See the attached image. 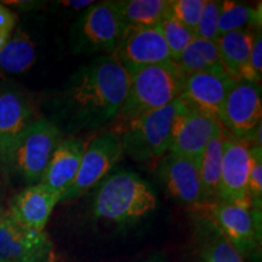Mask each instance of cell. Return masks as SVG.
I'll list each match as a JSON object with an SVG mask.
<instances>
[{"label": "cell", "instance_id": "31", "mask_svg": "<svg viewBox=\"0 0 262 262\" xmlns=\"http://www.w3.org/2000/svg\"><path fill=\"white\" fill-rule=\"evenodd\" d=\"M16 18L14 14L4 5L0 4V32H4L10 34L15 27Z\"/></svg>", "mask_w": 262, "mask_h": 262}, {"label": "cell", "instance_id": "26", "mask_svg": "<svg viewBox=\"0 0 262 262\" xmlns=\"http://www.w3.org/2000/svg\"><path fill=\"white\" fill-rule=\"evenodd\" d=\"M159 29L165 41L170 57L173 62H178L181 57L182 52L191 44V41L195 38L194 32L189 31L185 26L176 21L175 18L166 15L159 24Z\"/></svg>", "mask_w": 262, "mask_h": 262}, {"label": "cell", "instance_id": "16", "mask_svg": "<svg viewBox=\"0 0 262 262\" xmlns=\"http://www.w3.org/2000/svg\"><path fill=\"white\" fill-rule=\"evenodd\" d=\"M61 195L41 183L31 185L14 196L9 216L16 224L34 232H44Z\"/></svg>", "mask_w": 262, "mask_h": 262}, {"label": "cell", "instance_id": "8", "mask_svg": "<svg viewBox=\"0 0 262 262\" xmlns=\"http://www.w3.org/2000/svg\"><path fill=\"white\" fill-rule=\"evenodd\" d=\"M123 155L119 136L112 130L100 134L89 143H85L79 170L71 187L61 196V202L79 198L101 180L106 179Z\"/></svg>", "mask_w": 262, "mask_h": 262}, {"label": "cell", "instance_id": "11", "mask_svg": "<svg viewBox=\"0 0 262 262\" xmlns=\"http://www.w3.org/2000/svg\"><path fill=\"white\" fill-rule=\"evenodd\" d=\"M112 56L130 77L149 66L172 61L159 27L127 29Z\"/></svg>", "mask_w": 262, "mask_h": 262}, {"label": "cell", "instance_id": "30", "mask_svg": "<svg viewBox=\"0 0 262 262\" xmlns=\"http://www.w3.org/2000/svg\"><path fill=\"white\" fill-rule=\"evenodd\" d=\"M249 71H250L251 83L258 84L262 75V39L261 33H256L249 58Z\"/></svg>", "mask_w": 262, "mask_h": 262}, {"label": "cell", "instance_id": "3", "mask_svg": "<svg viewBox=\"0 0 262 262\" xmlns=\"http://www.w3.org/2000/svg\"><path fill=\"white\" fill-rule=\"evenodd\" d=\"M157 208V195L148 182L135 172L118 171L108 175L94 198L97 219L130 224L145 217Z\"/></svg>", "mask_w": 262, "mask_h": 262}, {"label": "cell", "instance_id": "33", "mask_svg": "<svg viewBox=\"0 0 262 262\" xmlns=\"http://www.w3.org/2000/svg\"><path fill=\"white\" fill-rule=\"evenodd\" d=\"M9 38H10V34H8V33L0 32V51H2V49L4 48V45L6 44V41L9 40Z\"/></svg>", "mask_w": 262, "mask_h": 262}, {"label": "cell", "instance_id": "15", "mask_svg": "<svg viewBox=\"0 0 262 262\" xmlns=\"http://www.w3.org/2000/svg\"><path fill=\"white\" fill-rule=\"evenodd\" d=\"M159 175L165 191L180 204L203 205L199 166L191 159L168 152L160 163Z\"/></svg>", "mask_w": 262, "mask_h": 262}, {"label": "cell", "instance_id": "7", "mask_svg": "<svg viewBox=\"0 0 262 262\" xmlns=\"http://www.w3.org/2000/svg\"><path fill=\"white\" fill-rule=\"evenodd\" d=\"M61 142V131L50 120L40 118L26 127L8 162L29 185L40 182L52 153Z\"/></svg>", "mask_w": 262, "mask_h": 262}, {"label": "cell", "instance_id": "22", "mask_svg": "<svg viewBox=\"0 0 262 262\" xmlns=\"http://www.w3.org/2000/svg\"><path fill=\"white\" fill-rule=\"evenodd\" d=\"M114 3L125 31L158 27L168 11V0H123Z\"/></svg>", "mask_w": 262, "mask_h": 262}, {"label": "cell", "instance_id": "14", "mask_svg": "<svg viewBox=\"0 0 262 262\" xmlns=\"http://www.w3.org/2000/svg\"><path fill=\"white\" fill-rule=\"evenodd\" d=\"M220 129V123L193 112L183 104L173 120L169 152L186 157L199 166L206 146Z\"/></svg>", "mask_w": 262, "mask_h": 262}, {"label": "cell", "instance_id": "27", "mask_svg": "<svg viewBox=\"0 0 262 262\" xmlns=\"http://www.w3.org/2000/svg\"><path fill=\"white\" fill-rule=\"evenodd\" d=\"M205 0H168L166 15L194 32L201 19Z\"/></svg>", "mask_w": 262, "mask_h": 262}, {"label": "cell", "instance_id": "23", "mask_svg": "<svg viewBox=\"0 0 262 262\" xmlns=\"http://www.w3.org/2000/svg\"><path fill=\"white\" fill-rule=\"evenodd\" d=\"M176 63L187 77L202 72H225L217 42L196 37L182 52Z\"/></svg>", "mask_w": 262, "mask_h": 262}, {"label": "cell", "instance_id": "29", "mask_svg": "<svg viewBox=\"0 0 262 262\" xmlns=\"http://www.w3.org/2000/svg\"><path fill=\"white\" fill-rule=\"evenodd\" d=\"M251 168L249 173L248 193L255 208L261 209L262 198V152L261 147L254 146L250 148Z\"/></svg>", "mask_w": 262, "mask_h": 262}, {"label": "cell", "instance_id": "13", "mask_svg": "<svg viewBox=\"0 0 262 262\" xmlns=\"http://www.w3.org/2000/svg\"><path fill=\"white\" fill-rule=\"evenodd\" d=\"M250 168V147L244 141L225 133L217 202L253 204L248 193Z\"/></svg>", "mask_w": 262, "mask_h": 262}, {"label": "cell", "instance_id": "17", "mask_svg": "<svg viewBox=\"0 0 262 262\" xmlns=\"http://www.w3.org/2000/svg\"><path fill=\"white\" fill-rule=\"evenodd\" d=\"M85 142L77 137L61 140L49 160L40 182L61 196L67 192L79 170Z\"/></svg>", "mask_w": 262, "mask_h": 262}, {"label": "cell", "instance_id": "9", "mask_svg": "<svg viewBox=\"0 0 262 262\" xmlns=\"http://www.w3.org/2000/svg\"><path fill=\"white\" fill-rule=\"evenodd\" d=\"M262 103L260 85L235 80L226 96L221 123L238 140H253L261 125Z\"/></svg>", "mask_w": 262, "mask_h": 262}, {"label": "cell", "instance_id": "25", "mask_svg": "<svg viewBox=\"0 0 262 262\" xmlns=\"http://www.w3.org/2000/svg\"><path fill=\"white\" fill-rule=\"evenodd\" d=\"M257 21V11L251 6L237 2H222L219 16V35L245 29V26Z\"/></svg>", "mask_w": 262, "mask_h": 262}, {"label": "cell", "instance_id": "21", "mask_svg": "<svg viewBox=\"0 0 262 262\" xmlns=\"http://www.w3.org/2000/svg\"><path fill=\"white\" fill-rule=\"evenodd\" d=\"M225 131L222 127L208 143L199 164V178L203 205H210L217 202L219 187H220L222 153H224Z\"/></svg>", "mask_w": 262, "mask_h": 262}, {"label": "cell", "instance_id": "20", "mask_svg": "<svg viewBox=\"0 0 262 262\" xmlns=\"http://www.w3.org/2000/svg\"><path fill=\"white\" fill-rule=\"evenodd\" d=\"M256 33L241 29L222 34L217 39L222 67L234 80H247L251 83L249 71V58Z\"/></svg>", "mask_w": 262, "mask_h": 262}, {"label": "cell", "instance_id": "5", "mask_svg": "<svg viewBox=\"0 0 262 262\" xmlns=\"http://www.w3.org/2000/svg\"><path fill=\"white\" fill-rule=\"evenodd\" d=\"M125 26L114 2L91 5L77 19L71 32L74 54L112 55L122 40Z\"/></svg>", "mask_w": 262, "mask_h": 262}, {"label": "cell", "instance_id": "1", "mask_svg": "<svg viewBox=\"0 0 262 262\" xmlns=\"http://www.w3.org/2000/svg\"><path fill=\"white\" fill-rule=\"evenodd\" d=\"M130 75L112 55H102L71 77L66 106L72 119L84 127H96L114 120L130 85Z\"/></svg>", "mask_w": 262, "mask_h": 262}, {"label": "cell", "instance_id": "4", "mask_svg": "<svg viewBox=\"0 0 262 262\" xmlns=\"http://www.w3.org/2000/svg\"><path fill=\"white\" fill-rule=\"evenodd\" d=\"M182 107L178 98L160 110L117 125L112 131L119 136L123 152L141 163L163 158L169 152L173 120Z\"/></svg>", "mask_w": 262, "mask_h": 262}, {"label": "cell", "instance_id": "12", "mask_svg": "<svg viewBox=\"0 0 262 262\" xmlns=\"http://www.w3.org/2000/svg\"><path fill=\"white\" fill-rule=\"evenodd\" d=\"M234 81L225 72H202L188 75L179 98L188 110L221 123L226 96Z\"/></svg>", "mask_w": 262, "mask_h": 262}, {"label": "cell", "instance_id": "6", "mask_svg": "<svg viewBox=\"0 0 262 262\" xmlns=\"http://www.w3.org/2000/svg\"><path fill=\"white\" fill-rule=\"evenodd\" d=\"M208 211L229 243L244 258H254L261 250V209L250 203H224L201 206Z\"/></svg>", "mask_w": 262, "mask_h": 262}, {"label": "cell", "instance_id": "34", "mask_svg": "<svg viewBox=\"0 0 262 262\" xmlns=\"http://www.w3.org/2000/svg\"><path fill=\"white\" fill-rule=\"evenodd\" d=\"M141 262H164L162 260H147V261H141Z\"/></svg>", "mask_w": 262, "mask_h": 262}, {"label": "cell", "instance_id": "28", "mask_svg": "<svg viewBox=\"0 0 262 262\" xmlns=\"http://www.w3.org/2000/svg\"><path fill=\"white\" fill-rule=\"evenodd\" d=\"M221 3L216 0L205 2L203 8L201 19L195 29V37L204 39V40L217 41L219 35V16H220Z\"/></svg>", "mask_w": 262, "mask_h": 262}, {"label": "cell", "instance_id": "2", "mask_svg": "<svg viewBox=\"0 0 262 262\" xmlns=\"http://www.w3.org/2000/svg\"><path fill=\"white\" fill-rule=\"evenodd\" d=\"M126 97L114 122L123 125L168 106L181 96L187 75L176 62L149 66L131 75Z\"/></svg>", "mask_w": 262, "mask_h": 262}, {"label": "cell", "instance_id": "32", "mask_svg": "<svg viewBox=\"0 0 262 262\" xmlns=\"http://www.w3.org/2000/svg\"><path fill=\"white\" fill-rule=\"evenodd\" d=\"M64 8H71L73 10H83L90 8L94 5V2L91 0H70V2H60Z\"/></svg>", "mask_w": 262, "mask_h": 262}, {"label": "cell", "instance_id": "19", "mask_svg": "<svg viewBox=\"0 0 262 262\" xmlns=\"http://www.w3.org/2000/svg\"><path fill=\"white\" fill-rule=\"evenodd\" d=\"M194 248L198 262H245L208 212L196 217Z\"/></svg>", "mask_w": 262, "mask_h": 262}, {"label": "cell", "instance_id": "10", "mask_svg": "<svg viewBox=\"0 0 262 262\" xmlns=\"http://www.w3.org/2000/svg\"><path fill=\"white\" fill-rule=\"evenodd\" d=\"M54 261V244L45 231L26 229L9 214L0 217V262Z\"/></svg>", "mask_w": 262, "mask_h": 262}, {"label": "cell", "instance_id": "18", "mask_svg": "<svg viewBox=\"0 0 262 262\" xmlns=\"http://www.w3.org/2000/svg\"><path fill=\"white\" fill-rule=\"evenodd\" d=\"M31 123V108L16 91L0 93V160L8 162L12 149Z\"/></svg>", "mask_w": 262, "mask_h": 262}, {"label": "cell", "instance_id": "24", "mask_svg": "<svg viewBox=\"0 0 262 262\" xmlns=\"http://www.w3.org/2000/svg\"><path fill=\"white\" fill-rule=\"evenodd\" d=\"M35 60V48L26 33L18 32L9 38L0 51V71L9 74H21L32 67Z\"/></svg>", "mask_w": 262, "mask_h": 262}]
</instances>
